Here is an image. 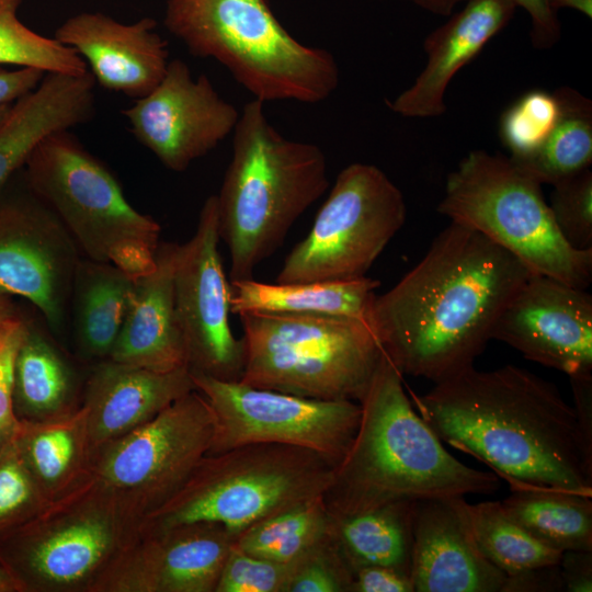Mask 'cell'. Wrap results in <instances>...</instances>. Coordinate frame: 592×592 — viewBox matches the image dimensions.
Returning a JSON list of instances; mask_svg holds the SVG:
<instances>
[{"label":"cell","mask_w":592,"mask_h":592,"mask_svg":"<svg viewBox=\"0 0 592 592\" xmlns=\"http://www.w3.org/2000/svg\"><path fill=\"white\" fill-rule=\"evenodd\" d=\"M532 274L482 234L451 221L414 267L376 295L369 326L402 375L437 383L474 365Z\"/></svg>","instance_id":"obj_1"},{"label":"cell","mask_w":592,"mask_h":592,"mask_svg":"<svg viewBox=\"0 0 592 592\" xmlns=\"http://www.w3.org/2000/svg\"><path fill=\"white\" fill-rule=\"evenodd\" d=\"M411 402L441 441L475 456L510 489L551 488L592 497L576 413L550 382L505 365H474Z\"/></svg>","instance_id":"obj_2"},{"label":"cell","mask_w":592,"mask_h":592,"mask_svg":"<svg viewBox=\"0 0 592 592\" xmlns=\"http://www.w3.org/2000/svg\"><path fill=\"white\" fill-rule=\"evenodd\" d=\"M402 376L383 353L358 401L356 434L322 496L334 517L399 501L491 494L500 487L493 471L466 466L444 448L415 411Z\"/></svg>","instance_id":"obj_3"},{"label":"cell","mask_w":592,"mask_h":592,"mask_svg":"<svg viewBox=\"0 0 592 592\" xmlns=\"http://www.w3.org/2000/svg\"><path fill=\"white\" fill-rule=\"evenodd\" d=\"M263 102L242 109L232 156L217 197L219 237L229 250L230 280L252 278L294 223L328 189L327 160L315 144L285 138Z\"/></svg>","instance_id":"obj_4"},{"label":"cell","mask_w":592,"mask_h":592,"mask_svg":"<svg viewBox=\"0 0 592 592\" xmlns=\"http://www.w3.org/2000/svg\"><path fill=\"white\" fill-rule=\"evenodd\" d=\"M164 26L263 103H319L339 84L334 57L292 36L266 0H167Z\"/></svg>","instance_id":"obj_5"},{"label":"cell","mask_w":592,"mask_h":592,"mask_svg":"<svg viewBox=\"0 0 592 592\" xmlns=\"http://www.w3.org/2000/svg\"><path fill=\"white\" fill-rule=\"evenodd\" d=\"M334 468L317 452L277 443L206 454L182 488L143 520L139 531L213 522L237 536L276 513L323 496Z\"/></svg>","instance_id":"obj_6"},{"label":"cell","mask_w":592,"mask_h":592,"mask_svg":"<svg viewBox=\"0 0 592 592\" xmlns=\"http://www.w3.org/2000/svg\"><path fill=\"white\" fill-rule=\"evenodd\" d=\"M240 383L323 400L360 401L383 355L363 320L307 314L243 312Z\"/></svg>","instance_id":"obj_7"},{"label":"cell","mask_w":592,"mask_h":592,"mask_svg":"<svg viewBox=\"0 0 592 592\" xmlns=\"http://www.w3.org/2000/svg\"><path fill=\"white\" fill-rule=\"evenodd\" d=\"M23 175L89 260L113 264L133 280L155 269L159 223L127 201L112 172L69 130L44 138Z\"/></svg>","instance_id":"obj_8"},{"label":"cell","mask_w":592,"mask_h":592,"mask_svg":"<svg viewBox=\"0 0 592 592\" xmlns=\"http://www.w3.org/2000/svg\"><path fill=\"white\" fill-rule=\"evenodd\" d=\"M437 212L516 257L532 273L587 289L592 250H577L553 219L542 184L510 157L474 150L446 178Z\"/></svg>","instance_id":"obj_9"},{"label":"cell","mask_w":592,"mask_h":592,"mask_svg":"<svg viewBox=\"0 0 592 592\" xmlns=\"http://www.w3.org/2000/svg\"><path fill=\"white\" fill-rule=\"evenodd\" d=\"M140 523L89 476L0 540L19 592H92Z\"/></svg>","instance_id":"obj_10"},{"label":"cell","mask_w":592,"mask_h":592,"mask_svg":"<svg viewBox=\"0 0 592 592\" xmlns=\"http://www.w3.org/2000/svg\"><path fill=\"white\" fill-rule=\"evenodd\" d=\"M399 187L378 167L342 169L306 236L286 257L276 283L352 280L367 271L402 228Z\"/></svg>","instance_id":"obj_11"},{"label":"cell","mask_w":592,"mask_h":592,"mask_svg":"<svg viewBox=\"0 0 592 592\" xmlns=\"http://www.w3.org/2000/svg\"><path fill=\"white\" fill-rule=\"evenodd\" d=\"M215 417L195 390L91 453L89 477L139 521L169 501L208 453Z\"/></svg>","instance_id":"obj_12"},{"label":"cell","mask_w":592,"mask_h":592,"mask_svg":"<svg viewBox=\"0 0 592 592\" xmlns=\"http://www.w3.org/2000/svg\"><path fill=\"white\" fill-rule=\"evenodd\" d=\"M191 373L195 389L215 417L207 454L251 443H277L317 452L337 467L356 434L357 401L300 397Z\"/></svg>","instance_id":"obj_13"},{"label":"cell","mask_w":592,"mask_h":592,"mask_svg":"<svg viewBox=\"0 0 592 592\" xmlns=\"http://www.w3.org/2000/svg\"><path fill=\"white\" fill-rule=\"evenodd\" d=\"M216 195L200 212L193 237L179 246L174 270V314L191 372L239 382L244 346L230 328L231 285L219 253Z\"/></svg>","instance_id":"obj_14"},{"label":"cell","mask_w":592,"mask_h":592,"mask_svg":"<svg viewBox=\"0 0 592 592\" xmlns=\"http://www.w3.org/2000/svg\"><path fill=\"white\" fill-rule=\"evenodd\" d=\"M78 251L25 179L22 189L9 186V181L0 189V293L32 303L53 329L65 321Z\"/></svg>","instance_id":"obj_15"},{"label":"cell","mask_w":592,"mask_h":592,"mask_svg":"<svg viewBox=\"0 0 592 592\" xmlns=\"http://www.w3.org/2000/svg\"><path fill=\"white\" fill-rule=\"evenodd\" d=\"M134 137L169 170L182 172L232 134L240 113L209 78L169 61L157 87L122 111Z\"/></svg>","instance_id":"obj_16"},{"label":"cell","mask_w":592,"mask_h":592,"mask_svg":"<svg viewBox=\"0 0 592 592\" xmlns=\"http://www.w3.org/2000/svg\"><path fill=\"white\" fill-rule=\"evenodd\" d=\"M492 340L569 377L592 372V296L532 274L500 314Z\"/></svg>","instance_id":"obj_17"},{"label":"cell","mask_w":592,"mask_h":592,"mask_svg":"<svg viewBox=\"0 0 592 592\" xmlns=\"http://www.w3.org/2000/svg\"><path fill=\"white\" fill-rule=\"evenodd\" d=\"M236 537L213 522L139 531L92 592H215Z\"/></svg>","instance_id":"obj_18"},{"label":"cell","mask_w":592,"mask_h":592,"mask_svg":"<svg viewBox=\"0 0 592 592\" xmlns=\"http://www.w3.org/2000/svg\"><path fill=\"white\" fill-rule=\"evenodd\" d=\"M464 502L462 496L413 502V592H502L506 574L480 551Z\"/></svg>","instance_id":"obj_19"},{"label":"cell","mask_w":592,"mask_h":592,"mask_svg":"<svg viewBox=\"0 0 592 592\" xmlns=\"http://www.w3.org/2000/svg\"><path fill=\"white\" fill-rule=\"evenodd\" d=\"M54 38L79 54L101 87L135 100L157 87L170 61L168 43L151 18L125 24L101 12H81L59 25Z\"/></svg>","instance_id":"obj_20"},{"label":"cell","mask_w":592,"mask_h":592,"mask_svg":"<svg viewBox=\"0 0 592 592\" xmlns=\"http://www.w3.org/2000/svg\"><path fill=\"white\" fill-rule=\"evenodd\" d=\"M515 9L511 0H467L460 11L428 35L424 68L408 89L386 102L389 110L410 118L445 113V93L453 78L510 23Z\"/></svg>","instance_id":"obj_21"},{"label":"cell","mask_w":592,"mask_h":592,"mask_svg":"<svg viewBox=\"0 0 592 592\" xmlns=\"http://www.w3.org/2000/svg\"><path fill=\"white\" fill-rule=\"evenodd\" d=\"M195 390L189 367L156 372L109 358L92 373L82 409L91 453L157 417Z\"/></svg>","instance_id":"obj_22"},{"label":"cell","mask_w":592,"mask_h":592,"mask_svg":"<svg viewBox=\"0 0 592 592\" xmlns=\"http://www.w3.org/2000/svg\"><path fill=\"white\" fill-rule=\"evenodd\" d=\"M179 246L160 242L155 269L134 280L125 320L110 360L156 372L187 367L174 314Z\"/></svg>","instance_id":"obj_23"},{"label":"cell","mask_w":592,"mask_h":592,"mask_svg":"<svg viewBox=\"0 0 592 592\" xmlns=\"http://www.w3.org/2000/svg\"><path fill=\"white\" fill-rule=\"evenodd\" d=\"M94 86L90 71L80 76L49 72L13 103L0 125V189L25 166L44 138L92 119Z\"/></svg>","instance_id":"obj_24"},{"label":"cell","mask_w":592,"mask_h":592,"mask_svg":"<svg viewBox=\"0 0 592 592\" xmlns=\"http://www.w3.org/2000/svg\"><path fill=\"white\" fill-rule=\"evenodd\" d=\"M230 312H284L352 318L369 325L377 280L363 276L352 280L304 283H264L252 278L234 281Z\"/></svg>","instance_id":"obj_25"},{"label":"cell","mask_w":592,"mask_h":592,"mask_svg":"<svg viewBox=\"0 0 592 592\" xmlns=\"http://www.w3.org/2000/svg\"><path fill=\"white\" fill-rule=\"evenodd\" d=\"M13 435L27 468L50 501L88 477L91 446L82 407L48 419L19 420Z\"/></svg>","instance_id":"obj_26"},{"label":"cell","mask_w":592,"mask_h":592,"mask_svg":"<svg viewBox=\"0 0 592 592\" xmlns=\"http://www.w3.org/2000/svg\"><path fill=\"white\" fill-rule=\"evenodd\" d=\"M413 502L332 516L334 539L352 572L362 566H383L410 577Z\"/></svg>","instance_id":"obj_27"},{"label":"cell","mask_w":592,"mask_h":592,"mask_svg":"<svg viewBox=\"0 0 592 592\" xmlns=\"http://www.w3.org/2000/svg\"><path fill=\"white\" fill-rule=\"evenodd\" d=\"M500 501L533 537L558 551L592 550V497L551 488H519Z\"/></svg>","instance_id":"obj_28"},{"label":"cell","mask_w":592,"mask_h":592,"mask_svg":"<svg viewBox=\"0 0 592 592\" xmlns=\"http://www.w3.org/2000/svg\"><path fill=\"white\" fill-rule=\"evenodd\" d=\"M134 280L117 266L79 262L76 289V327L83 351L110 357L123 327Z\"/></svg>","instance_id":"obj_29"},{"label":"cell","mask_w":592,"mask_h":592,"mask_svg":"<svg viewBox=\"0 0 592 592\" xmlns=\"http://www.w3.org/2000/svg\"><path fill=\"white\" fill-rule=\"evenodd\" d=\"M73 387L65 360L30 326L15 363L12 399L18 420H43L71 410Z\"/></svg>","instance_id":"obj_30"},{"label":"cell","mask_w":592,"mask_h":592,"mask_svg":"<svg viewBox=\"0 0 592 592\" xmlns=\"http://www.w3.org/2000/svg\"><path fill=\"white\" fill-rule=\"evenodd\" d=\"M557 93L562 113L551 134L532 155L510 158L540 184L554 185L590 169L592 163V103L570 88Z\"/></svg>","instance_id":"obj_31"},{"label":"cell","mask_w":592,"mask_h":592,"mask_svg":"<svg viewBox=\"0 0 592 592\" xmlns=\"http://www.w3.org/2000/svg\"><path fill=\"white\" fill-rule=\"evenodd\" d=\"M333 534V517L322 496L276 513L236 537L235 547L269 560L294 561Z\"/></svg>","instance_id":"obj_32"},{"label":"cell","mask_w":592,"mask_h":592,"mask_svg":"<svg viewBox=\"0 0 592 592\" xmlns=\"http://www.w3.org/2000/svg\"><path fill=\"white\" fill-rule=\"evenodd\" d=\"M464 509L480 551L506 576L559 563L562 553L540 543L515 523L500 501L470 504L465 500Z\"/></svg>","instance_id":"obj_33"},{"label":"cell","mask_w":592,"mask_h":592,"mask_svg":"<svg viewBox=\"0 0 592 592\" xmlns=\"http://www.w3.org/2000/svg\"><path fill=\"white\" fill-rule=\"evenodd\" d=\"M22 0H0V66L80 76L89 71L72 48L27 27L18 16Z\"/></svg>","instance_id":"obj_34"},{"label":"cell","mask_w":592,"mask_h":592,"mask_svg":"<svg viewBox=\"0 0 592 592\" xmlns=\"http://www.w3.org/2000/svg\"><path fill=\"white\" fill-rule=\"evenodd\" d=\"M562 113L557 91L532 90L521 95L501 115L499 137L510 158L535 152L548 138Z\"/></svg>","instance_id":"obj_35"},{"label":"cell","mask_w":592,"mask_h":592,"mask_svg":"<svg viewBox=\"0 0 592 592\" xmlns=\"http://www.w3.org/2000/svg\"><path fill=\"white\" fill-rule=\"evenodd\" d=\"M49 502L27 468L12 432L0 449V540Z\"/></svg>","instance_id":"obj_36"},{"label":"cell","mask_w":592,"mask_h":592,"mask_svg":"<svg viewBox=\"0 0 592 592\" xmlns=\"http://www.w3.org/2000/svg\"><path fill=\"white\" fill-rule=\"evenodd\" d=\"M548 206L562 238L577 250H592V172L553 185Z\"/></svg>","instance_id":"obj_37"},{"label":"cell","mask_w":592,"mask_h":592,"mask_svg":"<svg viewBox=\"0 0 592 592\" xmlns=\"http://www.w3.org/2000/svg\"><path fill=\"white\" fill-rule=\"evenodd\" d=\"M300 558L280 562L251 556L234 546L215 592H285Z\"/></svg>","instance_id":"obj_38"},{"label":"cell","mask_w":592,"mask_h":592,"mask_svg":"<svg viewBox=\"0 0 592 592\" xmlns=\"http://www.w3.org/2000/svg\"><path fill=\"white\" fill-rule=\"evenodd\" d=\"M352 574L332 534L300 558L285 592H350Z\"/></svg>","instance_id":"obj_39"},{"label":"cell","mask_w":592,"mask_h":592,"mask_svg":"<svg viewBox=\"0 0 592 592\" xmlns=\"http://www.w3.org/2000/svg\"><path fill=\"white\" fill-rule=\"evenodd\" d=\"M30 328L5 296L0 303V429L12 430L19 420L13 409L16 357Z\"/></svg>","instance_id":"obj_40"},{"label":"cell","mask_w":592,"mask_h":592,"mask_svg":"<svg viewBox=\"0 0 592 592\" xmlns=\"http://www.w3.org/2000/svg\"><path fill=\"white\" fill-rule=\"evenodd\" d=\"M584 469L592 477V374L569 377Z\"/></svg>","instance_id":"obj_41"},{"label":"cell","mask_w":592,"mask_h":592,"mask_svg":"<svg viewBox=\"0 0 592 592\" xmlns=\"http://www.w3.org/2000/svg\"><path fill=\"white\" fill-rule=\"evenodd\" d=\"M350 592H413L409 576L383 566H362L353 570Z\"/></svg>","instance_id":"obj_42"},{"label":"cell","mask_w":592,"mask_h":592,"mask_svg":"<svg viewBox=\"0 0 592 592\" xmlns=\"http://www.w3.org/2000/svg\"><path fill=\"white\" fill-rule=\"evenodd\" d=\"M528 13L533 45L539 49L551 48L560 38V24L548 0H511Z\"/></svg>","instance_id":"obj_43"},{"label":"cell","mask_w":592,"mask_h":592,"mask_svg":"<svg viewBox=\"0 0 592 592\" xmlns=\"http://www.w3.org/2000/svg\"><path fill=\"white\" fill-rule=\"evenodd\" d=\"M565 591L559 563L531 568L506 576L502 592Z\"/></svg>","instance_id":"obj_44"},{"label":"cell","mask_w":592,"mask_h":592,"mask_svg":"<svg viewBox=\"0 0 592 592\" xmlns=\"http://www.w3.org/2000/svg\"><path fill=\"white\" fill-rule=\"evenodd\" d=\"M559 567L565 591H592V550H566L561 555Z\"/></svg>","instance_id":"obj_45"},{"label":"cell","mask_w":592,"mask_h":592,"mask_svg":"<svg viewBox=\"0 0 592 592\" xmlns=\"http://www.w3.org/2000/svg\"><path fill=\"white\" fill-rule=\"evenodd\" d=\"M45 75V71L37 68L21 67L9 70L0 66V105L14 103L33 91Z\"/></svg>","instance_id":"obj_46"},{"label":"cell","mask_w":592,"mask_h":592,"mask_svg":"<svg viewBox=\"0 0 592 592\" xmlns=\"http://www.w3.org/2000/svg\"><path fill=\"white\" fill-rule=\"evenodd\" d=\"M419 8L436 14V15H449L457 4L466 2L467 0H410Z\"/></svg>","instance_id":"obj_47"},{"label":"cell","mask_w":592,"mask_h":592,"mask_svg":"<svg viewBox=\"0 0 592 592\" xmlns=\"http://www.w3.org/2000/svg\"><path fill=\"white\" fill-rule=\"evenodd\" d=\"M550 8L557 12L559 9H572L587 18H592V0H548Z\"/></svg>","instance_id":"obj_48"},{"label":"cell","mask_w":592,"mask_h":592,"mask_svg":"<svg viewBox=\"0 0 592 592\" xmlns=\"http://www.w3.org/2000/svg\"><path fill=\"white\" fill-rule=\"evenodd\" d=\"M0 592H19L16 583L0 566Z\"/></svg>","instance_id":"obj_49"},{"label":"cell","mask_w":592,"mask_h":592,"mask_svg":"<svg viewBox=\"0 0 592 592\" xmlns=\"http://www.w3.org/2000/svg\"><path fill=\"white\" fill-rule=\"evenodd\" d=\"M12 105H13V103H8V104H1L0 105V125L7 118L8 114L11 111Z\"/></svg>","instance_id":"obj_50"},{"label":"cell","mask_w":592,"mask_h":592,"mask_svg":"<svg viewBox=\"0 0 592 592\" xmlns=\"http://www.w3.org/2000/svg\"><path fill=\"white\" fill-rule=\"evenodd\" d=\"M14 429L12 430L0 429V449L2 448L7 440L10 437Z\"/></svg>","instance_id":"obj_51"},{"label":"cell","mask_w":592,"mask_h":592,"mask_svg":"<svg viewBox=\"0 0 592 592\" xmlns=\"http://www.w3.org/2000/svg\"><path fill=\"white\" fill-rule=\"evenodd\" d=\"M7 295H3L0 293V303L3 300V298L5 297Z\"/></svg>","instance_id":"obj_52"}]
</instances>
